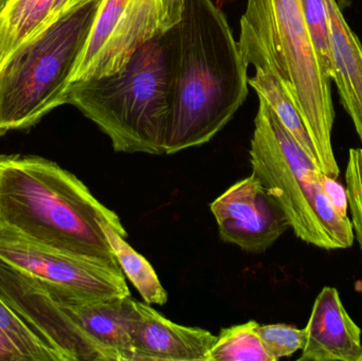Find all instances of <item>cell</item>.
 Segmentation results:
<instances>
[{
    "label": "cell",
    "instance_id": "24",
    "mask_svg": "<svg viewBox=\"0 0 362 361\" xmlns=\"http://www.w3.org/2000/svg\"><path fill=\"white\" fill-rule=\"evenodd\" d=\"M67 2L68 0H55L52 10H51L50 16H49L48 20H47L46 25L42 28V30L46 29L47 27H49L51 23H54L55 20H57L63 15L64 8H65Z\"/></svg>",
    "mask_w": 362,
    "mask_h": 361
},
{
    "label": "cell",
    "instance_id": "2",
    "mask_svg": "<svg viewBox=\"0 0 362 361\" xmlns=\"http://www.w3.org/2000/svg\"><path fill=\"white\" fill-rule=\"evenodd\" d=\"M0 224L123 273L103 231V224H110L127 237L118 214L76 175L44 157L0 155Z\"/></svg>",
    "mask_w": 362,
    "mask_h": 361
},
{
    "label": "cell",
    "instance_id": "12",
    "mask_svg": "<svg viewBox=\"0 0 362 361\" xmlns=\"http://www.w3.org/2000/svg\"><path fill=\"white\" fill-rule=\"evenodd\" d=\"M299 361H362L361 330L335 288H322L304 328Z\"/></svg>",
    "mask_w": 362,
    "mask_h": 361
},
{
    "label": "cell",
    "instance_id": "9",
    "mask_svg": "<svg viewBox=\"0 0 362 361\" xmlns=\"http://www.w3.org/2000/svg\"><path fill=\"white\" fill-rule=\"evenodd\" d=\"M210 210L221 241L251 254L269 249L291 228L279 203L253 173L213 201Z\"/></svg>",
    "mask_w": 362,
    "mask_h": 361
},
{
    "label": "cell",
    "instance_id": "23",
    "mask_svg": "<svg viewBox=\"0 0 362 361\" xmlns=\"http://www.w3.org/2000/svg\"><path fill=\"white\" fill-rule=\"evenodd\" d=\"M0 361H25L21 352L0 336Z\"/></svg>",
    "mask_w": 362,
    "mask_h": 361
},
{
    "label": "cell",
    "instance_id": "8",
    "mask_svg": "<svg viewBox=\"0 0 362 361\" xmlns=\"http://www.w3.org/2000/svg\"><path fill=\"white\" fill-rule=\"evenodd\" d=\"M0 261L48 288L81 299L131 297L123 273L47 247L0 224Z\"/></svg>",
    "mask_w": 362,
    "mask_h": 361
},
{
    "label": "cell",
    "instance_id": "27",
    "mask_svg": "<svg viewBox=\"0 0 362 361\" xmlns=\"http://www.w3.org/2000/svg\"><path fill=\"white\" fill-rule=\"evenodd\" d=\"M6 2H8V0H0V8H1Z\"/></svg>",
    "mask_w": 362,
    "mask_h": 361
},
{
    "label": "cell",
    "instance_id": "18",
    "mask_svg": "<svg viewBox=\"0 0 362 361\" xmlns=\"http://www.w3.org/2000/svg\"><path fill=\"white\" fill-rule=\"evenodd\" d=\"M257 321L223 329L206 361H272L259 338Z\"/></svg>",
    "mask_w": 362,
    "mask_h": 361
},
{
    "label": "cell",
    "instance_id": "13",
    "mask_svg": "<svg viewBox=\"0 0 362 361\" xmlns=\"http://www.w3.org/2000/svg\"><path fill=\"white\" fill-rule=\"evenodd\" d=\"M334 64L333 82L362 146V44L336 0H325Z\"/></svg>",
    "mask_w": 362,
    "mask_h": 361
},
{
    "label": "cell",
    "instance_id": "5",
    "mask_svg": "<svg viewBox=\"0 0 362 361\" xmlns=\"http://www.w3.org/2000/svg\"><path fill=\"white\" fill-rule=\"evenodd\" d=\"M249 156L252 173L301 241L325 250L353 245L351 218L341 215L327 197L321 184L322 171L261 97Z\"/></svg>",
    "mask_w": 362,
    "mask_h": 361
},
{
    "label": "cell",
    "instance_id": "11",
    "mask_svg": "<svg viewBox=\"0 0 362 361\" xmlns=\"http://www.w3.org/2000/svg\"><path fill=\"white\" fill-rule=\"evenodd\" d=\"M135 361H206L217 336L180 326L146 302H134Z\"/></svg>",
    "mask_w": 362,
    "mask_h": 361
},
{
    "label": "cell",
    "instance_id": "16",
    "mask_svg": "<svg viewBox=\"0 0 362 361\" xmlns=\"http://www.w3.org/2000/svg\"><path fill=\"white\" fill-rule=\"evenodd\" d=\"M108 244L114 252L125 277L141 295L146 304L165 305L168 292L161 284L154 267L139 252L136 251L122 235L110 224H103Z\"/></svg>",
    "mask_w": 362,
    "mask_h": 361
},
{
    "label": "cell",
    "instance_id": "22",
    "mask_svg": "<svg viewBox=\"0 0 362 361\" xmlns=\"http://www.w3.org/2000/svg\"><path fill=\"white\" fill-rule=\"evenodd\" d=\"M321 184L327 193L331 203L341 215L348 216L349 199L346 189L337 182L335 178L329 177L323 174Z\"/></svg>",
    "mask_w": 362,
    "mask_h": 361
},
{
    "label": "cell",
    "instance_id": "15",
    "mask_svg": "<svg viewBox=\"0 0 362 361\" xmlns=\"http://www.w3.org/2000/svg\"><path fill=\"white\" fill-rule=\"evenodd\" d=\"M255 76L248 80L249 86L252 87L257 95L269 104L285 129L295 138L304 152L318 165L316 150L310 134L304 125L299 110L285 90L282 83L268 68L255 67Z\"/></svg>",
    "mask_w": 362,
    "mask_h": 361
},
{
    "label": "cell",
    "instance_id": "7",
    "mask_svg": "<svg viewBox=\"0 0 362 361\" xmlns=\"http://www.w3.org/2000/svg\"><path fill=\"white\" fill-rule=\"evenodd\" d=\"M183 6V0H103L70 84L122 70L142 46L180 23Z\"/></svg>",
    "mask_w": 362,
    "mask_h": 361
},
{
    "label": "cell",
    "instance_id": "21",
    "mask_svg": "<svg viewBox=\"0 0 362 361\" xmlns=\"http://www.w3.org/2000/svg\"><path fill=\"white\" fill-rule=\"evenodd\" d=\"M346 182L351 223L362 254V148H351L349 152Z\"/></svg>",
    "mask_w": 362,
    "mask_h": 361
},
{
    "label": "cell",
    "instance_id": "20",
    "mask_svg": "<svg viewBox=\"0 0 362 361\" xmlns=\"http://www.w3.org/2000/svg\"><path fill=\"white\" fill-rule=\"evenodd\" d=\"M257 332L272 361L289 357L301 351L304 345V329L282 324H259Z\"/></svg>",
    "mask_w": 362,
    "mask_h": 361
},
{
    "label": "cell",
    "instance_id": "1",
    "mask_svg": "<svg viewBox=\"0 0 362 361\" xmlns=\"http://www.w3.org/2000/svg\"><path fill=\"white\" fill-rule=\"evenodd\" d=\"M180 23L165 34L171 114L165 154L212 140L248 95V64L214 0H183Z\"/></svg>",
    "mask_w": 362,
    "mask_h": 361
},
{
    "label": "cell",
    "instance_id": "3",
    "mask_svg": "<svg viewBox=\"0 0 362 361\" xmlns=\"http://www.w3.org/2000/svg\"><path fill=\"white\" fill-rule=\"evenodd\" d=\"M238 46L253 67L268 68L293 100L310 134L319 169L338 179L332 133L335 110L301 0H247Z\"/></svg>",
    "mask_w": 362,
    "mask_h": 361
},
{
    "label": "cell",
    "instance_id": "14",
    "mask_svg": "<svg viewBox=\"0 0 362 361\" xmlns=\"http://www.w3.org/2000/svg\"><path fill=\"white\" fill-rule=\"evenodd\" d=\"M55 0H8L0 8V70L19 48L40 33Z\"/></svg>",
    "mask_w": 362,
    "mask_h": 361
},
{
    "label": "cell",
    "instance_id": "4",
    "mask_svg": "<svg viewBox=\"0 0 362 361\" xmlns=\"http://www.w3.org/2000/svg\"><path fill=\"white\" fill-rule=\"evenodd\" d=\"M165 35L142 46L120 71L71 83L67 104L100 127L118 153L165 154L171 114Z\"/></svg>",
    "mask_w": 362,
    "mask_h": 361
},
{
    "label": "cell",
    "instance_id": "17",
    "mask_svg": "<svg viewBox=\"0 0 362 361\" xmlns=\"http://www.w3.org/2000/svg\"><path fill=\"white\" fill-rule=\"evenodd\" d=\"M0 336L16 348L25 361H68L0 294Z\"/></svg>",
    "mask_w": 362,
    "mask_h": 361
},
{
    "label": "cell",
    "instance_id": "10",
    "mask_svg": "<svg viewBox=\"0 0 362 361\" xmlns=\"http://www.w3.org/2000/svg\"><path fill=\"white\" fill-rule=\"evenodd\" d=\"M44 286L85 335L107 355L108 360L135 361V300L132 297L89 300Z\"/></svg>",
    "mask_w": 362,
    "mask_h": 361
},
{
    "label": "cell",
    "instance_id": "25",
    "mask_svg": "<svg viewBox=\"0 0 362 361\" xmlns=\"http://www.w3.org/2000/svg\"><path fill=\"white\" fill-rule=\"evenodd\" d=\"M89 1H90V0H68L65 8H64L63 15L65 14V13L69 12V11L74 10V8H78V6H82V4Z\"/></svg>",
    "mask_w": 362,
    "mask_h": 361
},
{
    "label": "cell",
    "instance_id": "19",
    "mask_svg": "<svg viewBox=\"0 0 362 361\" xmlns=\"http://www.w3.org/2000/svg\"><path fill=\"white\" fill-rule=\"evenodd\" d=\"M306 21L314 40L317 52L322 63L325 76L331 82L334 78V64L329 42V17L325 0H301Z\"/></svg>",
    "mask_w": 362,
    "mask_h": 361
},
{
    "label": "cell",
    "instance_id": "6",
    "mask_svg": "<svg viewBox=\"0 0 362 361\" xmlns=\"http://www.w3.org/2000/svg\"><path fill=\"white\" fill-rule=\"evenodd\" d=\"M103 0L62 15L19 48L0 70V137L37 124L67 104L66 90Z\"/></svg>",
    "mask_w": 362,
    "mask_h": 361
},
{
    "label": "cell",
    "instance_id": "26",
    "mask_svg": "<svg viewBox=\"0 0 362 361\" xmlns=\"http://www.w3.org/2000/svg\"><path fill=\"white\" fill-rule=\"evenodd\" d=\"M336 2H337L338 6H339L340 10L344 11L351 6V4H352V0H336Z\"/></svg>",
    "mask_w": 362,
    "mask_h": 361
}]
</instances>
